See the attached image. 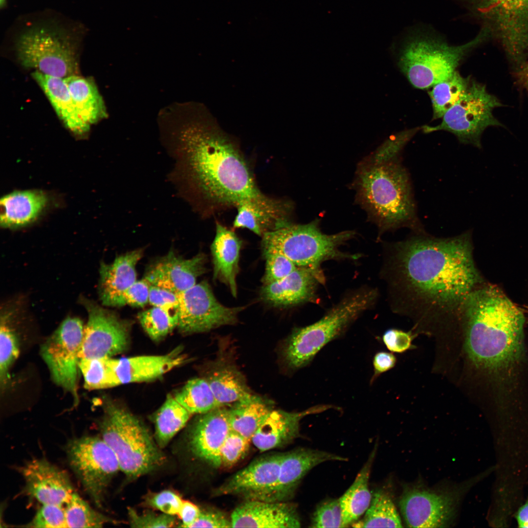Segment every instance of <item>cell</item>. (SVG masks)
<instances>
[{"instance_id":"21","label":"cell","mask_w":528,"mask_h":528,"mask_svg":"<svg viewBox=\"0 0 528 528\" xmlns=\"http://www.w3.org/2000/svg\"><path fill=\"white\" fill-rule=\"evenodd\" d=\"M227 407L220 406L199 414L189 436L190 448L193 454L216 468L220 467V450L231 430Z\"/></svg>"},{"instance_id":"24","label":"cell","mask_w":528,"mask_h":528,"mask_svg":"<svg viewBox=\"0 0 528 528\" xmlns=\"http://www.w3.org/2000/svg\"><path fill=\"white\" fill-rule=\"evenodd\" d=\"M332 407L319 405L302 412L273 409L252 438L251 442L261 452L283 447L299 437L300 422L304 417L322 412Z\"/></svg>"},{"instance_id":"12","label":"cell","mask_w":528,"mask_h":528,"mask_svg":"<svg viewBox=\"0 0 528 528\" xmlns=\"http://www.w3.org/2000/svg\"><path fill=\"white\" fill-rule=\"evenodd\" d=\"M66 451L69 465L84 489L102 507L106 490L120 470L114 453L101 437L89 435L70 440Z\"/></svg>"},{"instance_id":"10","label":"cell","mask_w":528,"mask_h":528,"mask_svg":"<svg viewBox=\"0 0 528 528\" xmlns=\"http://www.w3.org/2000/svg\"><path fill=\"white\" fill-rule=\"evenodd\" d=\"M502 106L484 85L472 79L458 101L442 116L440 123L425 125L421 129L425 133L446 131L453 134L461 143L481 148L484 132L490 127L503 126L494 114V110Z\"/></svg>"},{"instance_id":"1","label":"cell","mask_w":528,"mask_h":528,"mask_svg":"<svg viewBox=\"0 0 528 528\" xmlns=\"http://www.w3.org/2000/svg\"><path fill=\"white\" fill-rule=\"evenodd\" d=\"M469 231L452 237L414 233L386 246L383 275L392 310L417 323H459L462 305L483 283Z\"/></svg>"},{"instance_id":"13","label":"cell","mask_w":528,"mask_h":528,"mask_svg":"<svg viewBox=\"0 0 528 528\" xmlns=\"http://www.w3.org/2000/svg\"><path fill=\"white\" fill-rule=\"evenodd\" d=\"M84 329L80 318L68 317L42 344L40 350L52 380L72 395L76 405L79 402V352Z\"/></svg>"},{"instance_id":"53","label":"cell","mask_w":528,"mask_h":528,"mask_svg":"<svg viewBox=\"0 0 528 528\" xmlns=\"http://www.w3.org/2000/svg\"><path fill=\"white\" fill-rule=\"evenodd\" d=\"M191 528H232L231 519L219 511H201Z\"/></svg>"},{"instance_id":"6","label":"cell","mask_w":528,"mask_h":528,"mask_svg":"<svg viewBox=\"0 0 528 528\" xmlns=\"http://www.w3.org/2000/svg\"><path fill=\"white\" fill-rule=\"evenodd\" d=\"M377 290L356 289L344 297L316 322L294 329L284 344L286 365L292 370L308 366L328 343L346 332L359 315L375 302Z\"/></svg>"},{"instance_id":"27","label":"cell","mask_w":528,"mask_h":528,"mask_svg":"<svg viewBox=\"0 0 528 528\" xmlns=\"http://www.w3.org/2000/svg\"><path fill=\"white\" fill-rule=\"evenodd\" d=\"M242 245V240L234 231L216 222L215 236L211 245L213 279L228 286L234 297L237 294L236 277Z\"/></svg>"},{"instance_id":"9","label":"cell","mask_w":528,"mask_h":528,"mask_svg":"<svg viewBox=\"0 0 528 528\" xmlns=\"http://www.w3.org/2000/svg\"><path fill=\"white\" fill-rule=\"evenodd\" d=\"M498 42L516 71L528 62V0H457Z\"/></svg>"},{"instance_id":"15","label":"cell","mask_w":528,"mask_h":528,"mask_svg":"<svg viewBox=\"0 0 528 528\" xmlns=\"http://www.w3.org/2000/svg\"><path fill=\"white\" fill-rule=\"evenodd\" d=\"M178 295L177 328L184 334L203 332L234 324L243 307L229 308L216 299L210 285L202 281Z\"/></svg>"},{"instance_id":"52","label":"cell","mask_w":528,"mask_h":528,"mask_svg":"<svg viewBox=\"0 0 528 528\" xmlns=\"http://www.w3.org/2000/svg\"><path fill=\"white\" fill-rule=\"evenodd\" d=\"M414 336L411 331L407 332L392 328L384 332L382 340L390 352L402 353L411 348Z\"/></svg>"},{"instance_id":"33","label":"cell","mask_w":528,"mask_h":528,"mask_svg":"<svg viewBox=\"0 0 528 528\" xmlns=\"http://www.w3.org/2000/svg\"><path fill=\"white\" fill-rule=\"evenodd\" d=\"M272 410L270 403L256 395L236 402L228 408L230 429L251 441L252 438Z\"/></svg>"},{"instance_id":"51","label":"cell","mask_w":528,"mask_h":528,"mask_svg":"<svg viewBox=\"0 0 528 528\" xmlns=\"http://www.w3.org/2000/svg\"><path fill=\"white\" fill-rule=\"evenodd\" d=\"M151 284L145 279L137 280L123 293L121 306L143 307L149 303Z\"/></svg>"},{"instance_id":"46","label":"cell","mask_w":528,"mask_h":528,"mask_svg":"<svg viewBox=\"0 0 528 528\" xmlns=\"http://www.w3.org/2000/svg\"><path fill=\"white\" fill-rule=\"evenodd\" d=\"M265 259V269L262 279L264 285L270 284L286 277L297 266L282 253L269 251L263 252Z\"/></svg>"},{"instance_id":"54","label":"cell","mask_w":528,"mask_h":528,"mask_svg":"<svg viewBox=\"0 0 528 528\" xmlns=\"http://www.w3.org/2000/svg\"><path fill=\"white\" fill-rule=\"evenodd\" d=\"M396 362V356L391 352L382 351L376 353L373 360L374 374L370 383H373L381 374L394 368Z\"/></svg>"},{"instance_id":"45","label":"cell","mask_w":528,"mask_h":528,"mask_svg":"<svg viewBox=\"0 0 528 528\" xmlns=\"http://www.w3.org/2000/svg\"><path fill=\"white\" fill-rule=\"evenodd\" d=\"M250 440L230 430L220 450V467H231L246 455L249 450Z\"/></svg>"},{"instance_id":"29","label":"cell","mask_w":528,"mask_h":528,"mask_svg":"<svg viewBox=\"0 0 528 528\" xmlns=\"http://www.w3.org/2000/svg\"><path fill=\"white\" fill-rule=\"evenodd\" d=\"M32 76L41 88L58 117L68 129L79 135L88 132L90 125L81 118L63 78L46 75L38 71L33 72Z\"/></svg>"},{"instance_id":"55","label":"cell","mask_w":528,"mask_h":528,"mask_svg":"<svg viewBox=\"0 0 528 528\" xmlns=\"http://www.w3.org/2000/svg\"><path fill=\"white\" fill-rule=\"evenodd\" d=\"M201 511L196 505L188 501H183L177 514L181 521L177 527L191 528L199 517Z\"/></svg>"},{"instance_id":"25","label":"cell","mask_w":528,"mask_h":528,"mask_svg":"<svg viewBox=\"0 0 528 528\" xmlns=\"http://www.w3.org/2000/svg\"><path fill=\"white\" fill-rule=\"evenodd\" d=\"M178 347L159 355H140L114 358V371L118 385L156 379L187 361Z\"/></svg>"},{"instance_id":"44","label":"cell","mask_w":528,"mask_h":528,"mask_svg":"<svg viewBox=\"0 0 528 528\" xmlns=\"http://www.w3.org/2000/svg\"><path fill=\"white\" fill-rule=\"evenodd\" d=\"M311 528H345L339 499H330L318 504L312 515Z\"/></svg>"},{"instance_id":"38","label":"cell","mask_w":528,"mask_h":528,"mask_svg":"<svg viewBox=\"0 0 528 528\" xmlns=\"http://www.w3.org/2000/svg\"><path fill=\"white\" fill-rule=\"evenodd\" d=\"M402 523L391 498L383 491L374 493L370 505L360 520L352 525L355 528H402Z\"/></svg>"},{"instance_id":"32","label":"cell","mask_w":528,"mask_h":528,"mask_svg":"<svg viewBox=\"0 0 528 528\" xmlns=\"http://www.w3.org/2000/svg\"><path fill=\"white\" fill-rule=\"evenodd\" d=\"M63 79L84 122L91 125L107 116L103 99L92 80L76 74Z\"/></svg>"},{"instance_id":"37","label":"cell","mask_w":528,"mask_h":528,"mask_svg":"<svg viewBox=\"0 0 528 528\" xmlns=\"http://www.w3.org/2000/svg\"><path fill=\"white\" fill-rule=\"evenodd\" d=\"M173 396L192 415L204 414L222 406L204 377L189 380Z\"/></svg>"},{"instance_id":"28","label":"cell","mask_w":528,"mask_h":528,"mask_svg":"<svg viewBox=\"0 0 528 528\" xmlns=\"http://www.w3.org/2000/svg\"><path fill=\"white\" fill-rule=\"evenodd\" d=\"M209 368L204 378L221 406H230L254 395L242 374L231 360L220 356Z\"/></svg>"},{"instance_id":"31","label":"cell","mask_w":528,"mask_h":528,"mask_svg":"<svg viewBox=\"0 0 528 528\" xmlns=\"http://www.w3.org/2000/svg\"><path fill=\"white\" fill-rule=\"evenodd\" d=\"M376 450L375 446L352 484L339 498L345 527L356 522L370 505L373 495L369 488V481Z\"/></svg>"},{"instance_id":"39","label":"cell","mask_w":528,"mask_h":528,"mask_svg":"<svg viewBox=\"0 0 528 528\" xmlns=\"http://www.w3.org/2000/svg\"><path fill=\"white\" fill-rule=\"evenodd\" d=\"M79 368L86 389H103L118 385L112 357L80 359Z\"/></svg>"},{"instance_id":"5","label":"cell","mask_w":528,"mask_h":528,"mask_svg":"<svg viewBox=\"0 0 528 528\" xmlns=\"http://www.w3.org/2000/svg\"><path fill=\"white\" fill-rule=\"evenodd\" d=\"M487 41L481 29L473 39L458 45L449 44L434 32L418 30L403 41L398 66L414 87L429 89L451 77L470 52Z\"/></svg>"},{"instance_id":"26","label":"cell","mask_w":528,"mask_h":528,"mask_svg":"<svg viewBox=\"0 0 528 528\" xmlns=\"http://www.w3.org/2000/svg\"><path fill=\"white\" fill-rule=\"evenodd\" d=\"M142 255V250L137 249L117 257L110 264L101 263L99 293L103 305L121 307L124 292L137 281L136 265Z\"/></svg>"},{"instance_id":"40","label":"cell","mask_w":528,"mask_h":528,"mask_svg":"<svg viewBox=\"0 0 528 528\" xmlns=\"http://www.w3.org/2000/svg\"><path fill=\"white\" fill-rule=\"evenodd\" d=\"M67 528H102L113 520L93 509L76 492L65 506Z\"/></svg>"},{"instance_id":"36","label":"cell","mask_w":528,"mask_h":528,"mask_svg":"<svg viewBox=\"0 0 528 528\" xmlns=\"http://www.w3.org/2000/svg\"><path fill=\"white\" fill-rule=\"evenodd\" d=\"M471 79L470 76L463 77L456 70L451 77L428 89L433 109V120L441 118L458 101Z\"/></svg>"},{"instance_id":"14","label":"cell","mask_w":528,"mask_h":528,"mask_svg":"<svg viewBox=\"0 0 528 528\" xmlns=\"http://www.w3.org/2000/svg\"><path fill=\"white\" fill-rule=\"evenodd\" d=\"M88 320L85 326L79 358L112 357L129 347L130 324L115 313L81 297Z\"/></svg>"},{"instance_id":"11","label":"cell","mask_w":528,"mask_h":528,"mask_svg":"<svg viewBox=\"0 0 528 528\" xmlns=\"http://www.w3.org/2000/svg\"><path fill=\"white\" fill-rule=\"evenodd\" d=\"M68 35L47 26L28 29L17 43L20 62L26 68L54 77L65 78L76 74L75 49Z\"/></svg>"},{"instance_id":"34","label":"cell","mask_w":528,"mask_h":528,"mask_svg":"<svg viewBox=\"0 0 528 528\" xmlns=\"http://www.w3.org/2000/svg\"><path fill=\"white\" fill-rule=\"evenodd\" d=\"M236 208L233 227L246 228L259 236L290 222L289 213L276 211L253 202H243Z\"/></svg>"},{"instance_id":"23","label":"cell","mask_w":528,"mask_h":528,"mask_svg":"<svg viewBox=\"0 0 528 528\" xmlns=\"http://www.w3.org/2000/svg\"><path fill=\"white\" fill-rule=\"evenodd\" d=\"M232 528H300L296 506L287 502L245 500L233 511Z\"/></svg>"},{"instance_id":"20","label":"cell","mask_w":528,"mask_h":528,"mask_svg":"<svg viewBox=\"0 0 528 528\" xmlns=\"http://www.w3.org/2000/svg\"><path fill=\"white\" fill-rule=\"evenodd\" d=\"M206 262L203 253L184 259L171 250L149 267L144 278L151 285L178 294L197 284L198 278L206 270Z\"/></svg>"},{"instance_id":"17","label":"cell","mask_w":528,"mask_h":528,"mask_svg":"<svg viewBox=\"0 0 528 528\" xmlns=\"http://www.w3.org/2000/svg\"><path fill=\"white\" fill-rule=\"evenodd\" d=\"M284 453L274 452L256 458L216 489L215 496L265 501L277 481Z\"/></svg>"},{"instance_id":"2","label":"cell","mask_w":528,"mask_h":528,"mask_svg":"<svg viewBox=\"0 0 528 528\" xmlns=\"http://www.w3.org/2000/svg\"><path fill=\"white\" fill-rule=\"evenodd\" d=\"M181 110L164 128L176 161L170 178L180 196L202 215L243 202L277 207L279 199L259 190L238 146L207 111L199 106Z\"/></svg>"},{"instance_id":"41","label":"cell","mask_w":528,"mask_h":528,"mask_svg":"<svg viewBox=\"0 0 528 528\" xmlns=\"http://www.w3.org/2000/svg\"><path fill=\"white\" fill-rule=\"evenodd\" d=\"M10 315L8 312L0 317V384L4 391L10 379V370L20 352L18 337L9 325Z\"/></svg>"},{"instance_id":"43","label":"cell","mask_w":528,"mask_h":528,"mask_svg":"<svg viewBox=\"0 0 528 528\" xmlns=\"http://www.w3.org/2000/svg\"><path fill=\"white\" fill-rule=\"evenodd\" d=\"M420 129L417 127L396 133L384 141L370 157L378 162L400 160L404 148Z\"/></svg>"},{"instance_id":"58","label":"cell","mask_w":528,"mask_h":528,"mask_svg":"<svg viewBox=\"0 0 528 528\" xmlns=\"http://www.w3.org/2000/svg\"><path fill=\"white\" fill-rule=\"evenodd\" d=\"M5 1H6V0H0V5H1V6L4 4V3L5 2Z\"/></svg>"},{"instance_id":"3","label":"cell","mask_w":528,"mask_h":528,"mask_svg":"<svg viewBox=\"0 0 528 528\" xmlns=\"http://www.w3.org/2000/svg\"><path fill=\"white\" fill-rule=\"evenodd\" d=\"M525 317L496 286L482 283L462 307L467 356L473 365L495 377L509 376L524 354Z\"/></svg>"},{"instance_id":"16","label":"cell","mask_w":528,"mask_h":528,"mask_svg":"<svg viewBox=\"0 0 528 528\" xmlns=\"http://www.w3.org/2000/svg\"><path fill=\"white\" fill-rule=\"evenodd\" d=\"M457 503L454 493L414 487L403 491L399 506L407 527L441 528L454 519Z\"/></svg>"},{"instance_id":"50","label":"cell","mask_w":528,"mask_h":528,"mask_svg":"<svg viewBox=\"0 0 528 528\" xmlns=\"http://www.w3.org/2000/svg\"><path fill=\"white\" fill-rule=\"evenodd\" d=\"M149 303L153 307L178 314V295L166 288L151 285Z\"/></svg>"},{"instance_id":"35","label":"cell","mask_w":528,"mask_h":528,"mask_svg":"<svg viewBox=\"0 0 528 528\" xmlns=\"http://www.w3.org/2000/svg\"><path fill=\"white\" fill-rule=\"evenodd\" d=\"M191 415L174 396H167L154 417L155 439L160 448L168 444L186 425Z\"/></svg>"},{"instance_id":"57","label":"cell","mask_w":528,"mask_h":528,"mask_svg":"<svg viewBox=\"0 0 528 528\" xmlns=\"http://www.w3.org/2000/svg\"><path fill=\"white\" fill-rule=\"evenodd\" d=\"M518 82L522 86L528 84V62L523 65L516 71Z\"/></svg>"},{"instance_id":"30","label":"cell","mask_w":528,"mask_h":528,"mask_svg":"<svg viewBox=\"0 0 528 528\" xmlns=\"http://www.w3.org/2000/svg\"><path fill=\"white\" fill-rule=\"evenodd\" d=\"M47 198L39 191H17L3 197L0 200V224L16 228L33 221L44 207Z\"/></svg>"},{"instance_id":"48","label":"cell","mask_w":528,"mask_h":528,"mask_svg":"<svg viewBox=\"0 0 528 528\" xmlns=\"http://www.w3.org/2000/svg\"><path fill=\"white\" fill-rule=\"evenodd\" d=\"M129 523L132 528H172L177 524L174 515L146 512L137 513L133 508L128 509Z\"/></svg>"},{"instance_id":"19","label":"cell","mask_w":528,"mask_h":528,"mask_svg":"<svg viewBox=\"0 0 528 528\" xmlns=\"http://www.w3.org/2000/svg\"><path fill=\"white\" fill-rule=\"evenodd\" d=\"M347 460L334 454L307 448L284 453L277 481L265 501L287 502L293 496L302 478L312 468L327 461Z\"/></svg>"},{"instance_id":"22","label":"cell","mask_w":528,"mask_h":528,"mask_svg":"<svg viewBox=\"0 0 528 528\" xmlns=\"http://www.w3.org/2000/svg\"><path fill=\"white\" fill-rule=\"evenodd\" d=\"M324 281L320 268L297 267L283 279L264 285L261 298L264 302L277 307L312 301L318 285Z\"/></svg>"},{"instance_id":"8","label":"cell","mask_w":528,"mask_h":528,"mask_svg":"<svg viewBox=\"0 0 528 528\" xmlns=\"http://www.w3.org/2000/svg\"><path fill=\"white\" fill-rule=\"evenodd\" d=\"M352 231L328 235L320 230L318 220L305 224L291 222L262 236L263 252H280L297 267L320 268L329 260L355 259L357 255L342 252L340 247L354 235Z\"/></svg>"},{"instance_id":"49","label":"cell","mask_w":528,"mask_h":528,"mask_svg":"<svg viewBox=\"0 0 528 528\" xmlns=\"http://www.w3.org/2000/svg\"><path fill=\"white\" fill-rule=\"evenodd\" d=\"M146 501L149 506L163 513L175 516L177 515L183 501L173 491L165 490L152 494Z\"/></svg>"},{"instance_id":"47","label":"cell","mask_w":528,"mask_h":528,"mask_svg":"<svg viewBox=\"0 0 528 528\" xmlns=\"http://www.w3.org/2000/svg\"><path fill=\"white\" fill-rule=\"evenodd\" d=\"M25 527L35 528H67L65 507L53 504L42 505Z\"/></svg>"},{"instance_id":"56","label":"cell","mask_w":528,"mask_h":528,"mask_svg":"<svg viewBox=\"0 0 528 528\" xmlns=\"http://www.w3.org/2000/svg\"><path fill=\"white\" fill-rule=\"evenodd\" d=\"M515 518L520 528H528V498L516 512Z\"/></svg>"},{"instance_id":"7","label":"cell","mask_w":528,"mask_h":528,"mask_svg":"<svg viewBox=\"0 0 528 528\" xmlns=\"http://www.w3.org/2000/svg\"><path fill=\"white\" fill-rule=\"evenodd\" d=\"M103 407L101 437L114 453L120 470L135 479L159 467L164 456L140 420L116 403L108 401Z\"/></svg>"},{"instance_id":"18","label":"cell","mask_w":528,"mask_h":528,"mask_svg":"<svg viewBox=\"0 0 528 528\" xmlns=\"http://www.w3.org/2000/svg\"><path fill=\"white\" fill-rule=\"evenodd\" d=\"M24 493L42 505L66 506L75 492L68 475L45 458L31 460L18 468Z\"/></svg>"},{"instance_id":"4","label":"cell","mask_w":528,"mask_h":528,"mask_svg":"<svg viewBox=\"0 0 528 528\" xmlns=\"http://www.w3.org/2000/svg\"><path fill=\"white\" fill-rule=\"evenodd\" d=\"M354 185L358 202L380 235L402 227L414 233L426 232L418 217L409 174L401 160L378 162L368 157L359 165Z\"/></svg>"},{"instance_id":"42","label":"cell","mask_w":528,"mask_h":528,"mask_svg":"<svg viewBox=\"0 0 528 528\" xmlns=\"http://www.w3.org/2000/svg\"><path fill=\"white\" fill-rule=\"evenodd\" d=\"M138 318L149 336L158 341L177 327L178 314L153 307L139 313Z\"/></svg>"},{"instance_id":"59","label":"cell","mask_w":528,"mask_h":528,"mask_svg":"<svg viewBox=\"0 0 528 528\" xmlns=\"http://www.w3.org/2000/svg\"><path fill=\"white\" fill-rule=\"evenodd\" d=\"M528 92V84L525 86Z\"/></svg>"}]
</instances>
